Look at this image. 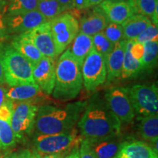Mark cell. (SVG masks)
Masks as SVG:
<instances>
[{"label": "cell", "instance_id": "cell-1", "mask_svg": "<svg viewBox=\"0 0 158 158\" xmlns=\"http://www.w3.org/2000/svg\"><path fill=\"white\" fill-rule=\"evenodd\" d=\"M121 123L105 99L95 95L87 102L78 126L83 138L97 140L119 135Z\"/></svg>", "mask_w": 158, "mask_h": 158}, {"label": "cell", "instance_id": "cell-2", "mask_svg": "<svg viewBox=\"0 0 158 158\" xmlns=\"http://www.w3.org/2000/svg\"><path fill=\"white\" fill-rule=\"evenodd\" d=\"M86 104L87 101H77L65 106H40L34 127L37 134L51 135L71 131L78 124Z\"/></svg>", "mask_w": 158, "mask_h": 158}, {"label": "cell", "instance_id": "cell-3", "mask_svg": "<svg viewBox=\"0 0 158 158\" xmlns=\"http://www.w3.org/2000/svg\"><path fill=\"white\" fill-rule=\"evenodd\" d=\"M83 86L81 67L69 49L60 55L56 64V78L52 94L61 101L76 98Z\"/></svg>", "mask_w": 158, "mask_h": 158}, {"label": "cell", "instance_id": "cell-4", "mask_svg": "<svg viewBox=\"0 0 158 158\" xmlns=\"http://www.w3.org/2000/svg\"><path fill=\"white\" fill-rule=\"evenodd\" d=\"M2 61L5 81L8 86L35 83L32 75L34 65L11 45L2 49Z\"/></svg>", "mask_w": 158, "mask_h": 158}, {"label": "cell", "instance_id": "cell-5", "mask_svg": "<svg viewBox=\"0 0 158 158\" xmlns=\"http://www.w3.org/2000/svg\"><path fill=\"white\" fill-rule=\"evenodd\" d=\"M82 140V136L73 129L66 133L51 135L37 134L34 144L35 150L41 155L57 153L68 155L73 149L79 147Z\"/></svg>", "mask_w": 158, "mask_h": 158}, {"label": "cell", "instance_id": "cell-6", "mask_svg": "<svg viewBox=\"0 0 158 158\" xmlns=\"http://www.w3.org/2000/svg\"><path fill=\"white\" fill-rule=\"evenodd\" d=\"M57 56L62 54L79 32L78 21L73 15L62 13L49 21Z\"/></svg>", "mask_w": 158, "mask_h": 158}, {"label": "cell", "instance_id": "cell-7", "mask_svg": "<svg viewBox=\"0 0 158 158\" xmlns=\"http://www.w3.org/2000/svg\"><path fill=\"white\" fill-rule=\"evenodd\" d=\"M127 89L135 114L139 116L157 114L158 89L155 84H135Z\"/></svg>", "mask_w": 158, "mask_h": 158}, {"label": "cell", "instance_id": "cell-8", "mask_svg": "<svg viewBox=\"0 0 158 158\" xmlns=\"http://www.w3.org/2000/svg\"><path fill=\"white\" fill-rule=\"evenodd\" d=\"M38 108L31 102L12 101L11 127L17 140L31 133Z\"/></svg>", "mask_w": 158, "mask_h": 158}, {"label": "cell", "instance_id": "cell-9", "mask_svg": "<svg viewBox=\"0 0 158 158\" xmlns=\"http://www.w3.org/2000/svg\"><path fill=\"white\" fill-rule=\"evenodd\" d=\"M83 85L88 92H93L106 81L105 59L93 48L81 66Z\"/></svg>", "mask_w": 158, "mask_h": 158}, {"label": "cell", "instance_id": "cell-10", "mask_svg": "<svg viewBox=\"0 0 158 158\" xmlns=\"http://www.w3.org/2000/svg\"><path fill=\"white\" fill-rule=\"evenodd\" d=\"M105 100L108 107L121 122H131L135 114L128 95L127 89L114 86L106 91Z\"/></svg>", "mask_w": 158, "mask_h": 158}, {"label": "cell", "instance_id": "cell-11", "mask_svg": "<svg viewBox=\"0 0 158 158\" xmlns=\"http://www.w3.org/2000/svg\"><path fill=\"white\" fill-rule=\"evenodd\" d=\"M47 19L37 10L26 13H10L5 15V23L7 35H20L36 28Z\"/></svg>", "mask_w": 158, "mask_h": 158}, {"label": "cell", "instance_id": "cell-12", "mask_svg": "<svg viewBox=\"0 0 158 158\" xmlns=\"http://www.w3.org/2000/svg\"><path fill=\"white\" fill-rule=\"evenodd\" d=\"M56 59L43 56L34 65L33 79L43 93L46 95L52 94L56 78Z\"/></svg>", "mask_w": 158, "mask_h": 158}, {"label": "cell", "instance_id": "cell-13", "mask_svg": "<svg viewBox=\"0 0 158 158\" xmlns=\"http://www.w3.org/2000/svg\"><path fill=\"white\" fill-rule=\"evenodd\" d=\"M24 33L32 41L43 56L56 59L58 56L51 35L49 21Z\"/></svg>", "mask_w": 158, "mask_h": 158}, {"label": "cell", "instance_id": "cell-14", "mask_svg": "<svg viewBox=\"0 0 158 158\" xmlns=\"http://www.w3.org/2000/svg\"><path fill=\"white\" fill-rule=\"evenodd\" d=\"M109 23L107 16L98 5L86 12L81 18L79 23V32L89 36L101 32Z\"/></svg>", "mask_w": 158, "mask_h": 158}, {"label": "cell", "instance_id": "cell-15", "mask_svg": "<svg viewBox=\"0 0 158 158\" xmlns=\"http://www.w3.org/2000/svg\"><path fill=\"white\" fill-rule=\"evenodd\" d=\"M45 95L46 94L43 93L38 85L35 83L10 86V88L6 90L5 92L6 100L10 101H27L33 103L40 100H44L46 98Z\"/></svg>", "mask_w": 158, "mask_h": 158}, {"label": "cell", "instance_id": "cell-16", "mask_svg": "<svg viewBox=\"0 0 158 158\" xmlns=\"http://www.w3.org/2000/svg\"><path fill=\"white\" fill-rule=\"evenodd\" d=\"M12 101L5 100L0 107V149H9L16 143V138L11 127Z\"/></svg>", "mask_w": 158, "mask_h": 158}, {"label": "cell", "instance_id": "cell-17", "mask_svg": "<svg viewBox=\"0 0 158 158\" xmlns=\"http://www.w3.org/2000/svg\"><path fill=\"white\" fill-rule=\"evenodd\" d=\"M99 7L107 16L109 22L122 24L124 21L134 14L129 4L124 1H106L103 0Z\"/></svg>", "mask_w": 158, "mask_h": 158}, {"label": "cell", "instance_id": "cell-18", "mask_svg": "<svg viewBox=\"0 0 158 158\" xmlns=\"http://www.w3.org/2000/svg\"><path fill=\"white\" fill-rule=\"evenodd\" d=\"M125 46V40L116 43L111 52L105 59L106 71H107L106 80L108 82L113 81L115 79L121 77Z\"/></svg>", "mask_w": 158, "mask_h": 158}, {"label": "cell", "instance_id": "cell-19", "mask_svg": "<svg viewBox=\"0 0 158 158\" xmlns=\"http://www.w3.org/2000/svg\"><path fill=\"white\" fill-rule=\"evenodd\" d=\"M116 158H158V154L143 141L124 142Z\"/></svg>", "mask_w": 158, "mask_h": 158}, {"label": "cell", "instance_id": "cell-20", "mask_svg": "<svg viewBox=\"0 0 158 158\" xmlns=\"http://www.w3.org/2000/svg\"><path fill=\"white\" fill-rule=\"evenodd\" d=\"M118 136L97 140H86L98 158H116L124 143L121 142Z\"/></svg>", "mask_w": 158, "mask_h": 158}, {"label": "cell", "instance_id": "cell-21", "mask_svg": "<svg viewBox=\"0 0 158 158\" xmlns=\"http://www.w3.org/2000/svg\"><path fill=\"white\" fill-rule=\"evenodd\" d=\"M11 46L33 65L36 64L43 57L32 41L25 33L15 36L12 41Z\"/></svg>", "mask_w": 158, "mask_h": 158}, {"label": "cell", "instance_id": "cell-22", "mask_svg": "<svg viewBox=\"0 0 158 158\" xmlns=\"http://www.w3.org/2000/svg\"><path fill=\"white\" fill-rule=\"evenodd\" d=\"M149 18L142 15L133 14L122 24L125 40H135L144 29L152 24Z\"/></svg>", "mask_w": 158, "mask_h": 158}, {"label": "cell", "instance_id": "cell-23", "mask_svg": "<svg viewBox=\"0 0 158 158\" xmlns=\"http://www.w3.org/2000/svg\"><path fill=\"white\" fill-rule=\"evenodd\" d=\"M72 43V45L69 50L81 67L84 59L93 49L92 37L78 32Z\"/></svg>", "mask_w": 158, "mask_h": 158}, {"label": "cell", "instance_id": "cell-24", "mask_svg": "<svg viewBox=\"0 0 158 158\" xmlns=\"http://www.w3.org/2000/svg\"><path fill=\"white\" fill-rule=\"evenodd\" d=\"M138 133L145 141L152 145L158 141V116H139L138 118Z\"/></svg>", "mask_w": 158, "mask_h": 158}, {"label": "cell", "instance_id": "cell-25", "mask_svg": "<svg viewBox=\"0 0 158 158\" xmlns=\"http://www.w3.org/2000/svg\"><path fill=\"white\" fill-rule=\"evenodd\" d=\"M134 40H126L125 52H124V62L121 73L122 78L127 79L133 78L143 71L141 62L134 59L130 54V48Z\"/></svg>", "mask_w": 158, "mask_h": 158}, {"label": "cell", "instance_id": "cell-26", "mask_svg": "<svg viewBox=\"0 0 158 158\" xmlns=\"http://www.w3.org/2000/svg\"><path fill=\"white\" fill-rule=\"evenodd\" d=\"M144 53L142 58L143 71H150L157 66L158 58V40L144 43Z\"/></svg>", "mask_w": 158, "mask_h": 158}, {"label": "cell", "instance_id": "cell-27", "mask_svg": "<svg viewBox=\"0 0 158 158\" xmlns=\"http://www.w3.org/2000/svg\"><path fill=\"white\" fill-rule=\"evenodd\" d=\"M133 10L134 14L142 15L150 19L156 7H158V0H126Z\"/></svg>", "mask_w": 158, "mask_h": 158}, {"label": "cell", "instance_id": "cell-28", "mask_svg": "<svg viewBox=\"0 0 158 158\" xmlns=\"http://www.w3.org/2000/svg\"><path fill=\"white\" fill-rule=\"evenodd\" d=\"M37 10L47 21H50L64 13L58 0H37Z\"/></svg>", "mask_w": 158, "mask_h": 158}, {"label": "cell", "instance_id": "cell-29", "mask_svg": "<svg viewBox=\"0 0 158 158\" xmlns=\"http://www.w3.org/2000/svg\"><path fill=\"white\" fill-rule=\"evenodd\" d=\"M93 48L106 59L114 49V44L105 36L103 32H99L92 36Z\"/></svg>", "mask_w": 158, "mask_h": 158}, {"label": "cell", "instance_id": "cell-30", "mask_svg": "<svg viewBox=\"0 0 158 158\" xmlns=\"http://www.w3.org/2000/svg\"><path fill=\"white\" fill-rule=\"evenodd\" d=\"M7 13H26L37 10V0H7Z\"/></svg>", "mask_w": 158, "mask_h": 158}, {"label": "cell", "instance_id": "cell-31", "mask_svg": "<svg viewBox=\"0 0 158 158\" xmlns=\"http://www.w3.org/2000/svg\"><path fill=\"white\" fill-rule=\"evenodd\" d=\"M103 34L114 45L124 40V31L122 24L109 22L102 31Z\"/></svg>", "mask_w": 158, "mask_h": 158}, {"label": "cell", "instance_id": "cell-32", "mask_svg": "<svg viewBox=\"0 0 158 158\" xmlns=\"http://www.w3.org/2000/svg\"><path fill=\"white\" fill-rule=\"evenodd\" d=\"M158 40V27L152 23L137 37L135 41L144 44L149 41Z\"/></svg>", "mask_w": 158, "mask_h": 158}, {"label": "cell", "instance_id": "cell-33", "mask_svg": "<svg viewBox=\"0 0 158 158\" xmlns=\"http://www.w3.org/2000/svg\"><path fill=\"white\" fill-rule=\"evenodd\" d=\"M79 147H78L79 158H98L91 148L87 140L85 138H83Z\"/></svg>", "mask_w": 158, "mask_h": 158}, {"label": "cell", "instance_id": "cell-34", "mask_svg": "<svg viewBox=\"0 0 158 158\" xmlns=\"http://www.w3.org/2000/svg\"><path fill=\"white\" fill-rule=\"evenodd\" d=\"M144 53V45L143 43H138L134 40V42L130 48V54L136 60L139 61L140 62H142V58H143Z\"/></svg>", "mask_w": 158, "mask_h": 158}, {"label": "cell", "instance_id": "cell-35", "mask_svg": "<svg viewBox=\"0 0 158 158\" xmlns=\"http://www.w3.org/2000/svg\"><path fill=\"white\" fill-rule=\"evenodd\" d=\"M7 12V7L0 10V40H2L7 35L5 23V15Z\"/></svg>", "mask_w": 158, "mask_h": 158}, {"label": "cell", "instance_id": "cell-36", "mask_svg": "<svg viewBox=\"0 0 158 158\" xmlns=\"http://www.w3.org/2000/svg\"><path fill=\"white\" fill-rule=\"evenodd\" d=\"M73 10L82 11L89 9L92 7L88 2L87 0H73Z\"/></svg>", "mask_w": 158, "mask_h": 158}, {"label": "cell", "instance_id": "cell-37", "mask_svg": "<svg viewBox=\"0 0 158 158\" xmlns=\"http://www.w3.org/2000/svg\"><path fill=\"white\" fill-rule=\"evenodd\" d=\"M31 151L29 149H21L10 156V158H30Z\"/></svg>", "mask_w": 158, "mask_h": 158}, {"label": "cell", "instance_id": "cell-38", "mask_svg": "<svg viewBox=\"0 0 158 158\" xmlns=\"http://www.w3.org/2000/svg\"><path fill=\"white\" fill-rule=\"evenodd\" d=\"M58 2L64 12L74 9L73 0H58Z\"/></svg>", "mask_w": 158, "mask_h": 158}, {"label": "cell", "instance_id": "cell-39", "mask_svg": "<svg viewBox=\"0 0 158 158\" xmlns=\"http://www.w3.org/2000/svg\"><path fill=\"white\" fill-rule=\"evenodd\" d=\"M2 48L0 46V85H2L4 83H5V78H4L2 61Z\"/></svg>", "mask_w": 158, "mask_h": 158}, {"label": "cell", "instance_id": "cell-40", "mask_svg": "<svg viewBox=\"0 0 158 158\" xmlns=\"http://www.w3.org/2000/svg\"><path fill=\"white\" fill-rule=\"evenodd\" d=\"M78 147H76L74 149H73L68 155L65 156L64 158H79Z\"/></svg>", "mask_w": 158, "mask_h": 158}, {"label": "cell", "instance_id": "cell-41", "mask_svg": "<svg viewBox=\"0 0 158 158\" xmlns=\"http://www.w3.org/2000/svg\"><path fill=\"white\" fill-rule=\"evenodd\" d=\"M5 92L6 89L3 87L2 85H0V107L2 106V104L5 102Z\"/></svg>", "mask_w": 158, "mask_h": 158}, {"label": "cell", "instance_id": "cell-42", "mask_svg": "<svg viewBox=\"0 0 158 158\" xmlns=\"http://www.w3.org/2000/svg\"><path fill=\"white\" fill-rule=\"evenodd\" d=\"M67 155L64 154H48L41 156V158H64Z\"/></svg>", "mask_w": 158, "mask_h": 158}, {"label": "cell", "instance_id": "cell-43", "mask_svg": "<svg viewBox=\"0 0 158 158\" xmlns=\"http://www.w3.org/2000/svg\"><path fill=\"white\" fill-rule=\"evenodd\" d=\"M88 2L89 3L91 7H94V6H97L100 5L103 0H87Z\"/></svg>", "mask_w": 158, "mask_h": 158}, {"label": "cell", "instance_id": "cell-44", "mask_svg": "<svg viewBox=\"0 0 158 158\" xmlns=\"http://www.w3.org/2000/svg\"><path fill=\"white\" fill-rule=\"evenodd\" d=\"M41 155L37 150H34V151L31 152L30 158H41Z\"/></svg>", "mask_w": 158, "mask_h": 158}, {"label": "cell", "instance_id": "cell-45", "mask_svg": "<svg viewBox=\"0 0 158 158\" xmlns=\"http://www.w3.org/2000/svg\"><path fill=\"white\" fill-rule=\"evenodd\" d=\"M7 7V0H0V10Z\"/></svg>", "mask_w": 158, "mask_h": 158}, {"label": "cell", "instance_id": "cell-46", "mask_svg": "<svg viewBox=\"0 0 158 158\" xmlns=\"http://www.w3.org/2000/svg\"><path fill=\"white\" fill-rule=\"evenodd\" d=\"M0 158H10V156L3 155V154H0Z\"/></svg>", "mask_w": 158, "mask_h": 158}, {"label": "cell", "instance_id": "cell-47", "mask_svg": "<svg viewBox=\"0 0 158 158\" xmlns=\"http://www.w3.org/2000/svg\"><path fill=\"white\" fill-rule=\"evenodd\" d=\"M106 1H124V0H106Z\"/></svg>", "mask_w": 158, "mask_h": 158}]
</instances>
